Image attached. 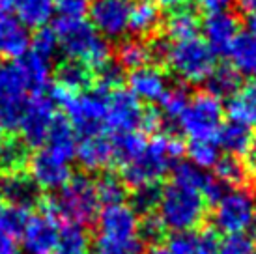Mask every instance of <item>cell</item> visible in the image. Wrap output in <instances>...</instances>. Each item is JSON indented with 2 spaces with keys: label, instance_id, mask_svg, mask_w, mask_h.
<instances>
[{
  "label": "cell",
  "instance_id": "25",
  "mask_svg": "<svg viewBox=\"0 0 256 254\" xmlns=\"http://www.w3.org/2000/svg\"><path fill=\"white\" fill-rule=\"evenodd\" d=\"M228 116L243 126H256V80L242 86L228 99Z\"/></svg>",
  "mask_w": 256,
  "mask_h": 254
},
{
  "label": "cell",
  "instance_id": "49",
  "mask_svg": "<svg viewBox=\"0 0 256 254\" xmlns=\"http://www.w3.org/2000/svg\"><path fill=\"white\" fill-rule=\"evenodd\" d=\"M247 32H250L252 36H256V12H250L247 17Z\"/></svg>",
  "mask_w": 256,
  "mask_h": 254
},
{
  "label": "cell",
  "instance_id": "35",
  "mask_svg": "<svg viewBox=\"0 0 256 254\" xmlns=\"http://www.w3.org/2000/svg\"><path fill=\"white\" fill-rule=\"evenodd\" d=\"M215 168V178L230 187H243L249 180V172L245 168V162H242L238 157H220Z\"/></svg>",
  "mask_w": 256,
  "mask_h": 254
},
{
  "label": "cell",
  "instance_id": "26",
  "mask_svg": "<svg viewBox=\"0 0 256 254\" xmlns=\"http://www.w3.org/2000/svg\"><path fill=\"white\" fill-rule=\"evenodd\" d=\"M92 70L77 60H66L56 68V86L70 94L86 92L92 84Z\"/></svg>",
  "mask_w": 256,
  "mask_h": 254
},
{
  "label": "cell",
  "instance_id": "29",
  "mask_svg": "<svg viewBox=\"0 0 256 254\" xmlns=\"http://www.w3.org/2000/svg\"><path fill=\"white\" fill-rule=\"evenodd\" d=\"M30 161L28 146L15 136L0 140V170L4 174L21 172Z\"/></svg>",
  "mask_w": 256,
  "mask_h": 254
},
{
  "label": "cell",
  "instance_id": "7",
  "mask_svg": "<svg viewBox=\"0 0 256 254\" xmlns=\"http://www.w3.org/2000/svg\"><path fill=\"white\" fill-rule=\"evenodd\" d=\"M214 224L224 236L247 234L256 224V196L245 187L224 190L214 204Z\"/></svg>",
  "mask_w": 256,
  "mask_h": 254
},
{
  "label": "cell",
  "instance_id": "4",
  "mask_svg": "<svg viewBox=\"0 0 256 254\" xmlns=\"http://www.w3.org/2000/svg\"><path fill=\"white\" fill-rule=\"evenodd\" d=\"M54 32L58 36L60 49L70 60H77L90 70H98L110 60V45L86 21L56 19Z\"/></svg>",
  "mask_w": 256,
  "mask_h": 254
},
{
  "label": "cell",
  "instance_id": "9",
  "mask_svg": "<svg viewBox=\"0 0 256 254\" xmlns=\"http://www.w3.org/2000/svg\"><path fill=\"white\" fill-rule=\"evenodd\" d=\"M28 84L17 60L0 66V120L8 129H17L26 103Z\"/></svg>",
  "mask_w": 256,
  "mask_h": 254
},
{
  "label": "cell",
  "instance_id": "38",
  "mask_svg": "<svg viewBox=\"0 0 256 254\" xmlns=\"http://www.w3.org/2000/svg\"><path fill=\"white\" fill-rule=\"evenodd\" d=\"M96 192L100 204L114 206L122 204L124 198L128 196L126 192V184L122 182V178H116L112 174H103L96 184Z\"/></svg>",
  "mask_w": 256,
  "mask_h": 254
},
{
  "label": "cell",
  "instance_id": "50",
  "mask_svg": "<svg viewBox=\"0 0 256 254\" xmlns=\"http://www.w3.org/2000/svg\"><path fill=\"white\" fill-rule=\"evenodd\" d=\"M2 202H4V190H2V182H0V210H2Z\"/></svg>",
  "mask_w": 256,
  "mask_h": 254
},
{
  "label": "cell",
  "instance_id": "52",
  "mask_svg": "<svg viewBox=\"0 0 256 254\" xmlns=\"http://www.w3.org/2000/svg\"><path fill=\"white\" fill-rule=\"evenodd\" d=\"M2 134H4V124L0 120V140H2Z\"/></svg>",
  "mask_w": 256,
  "mask_h": 254
},
{
  "label": "cell",
  "instance_id": "48",
  "mask_svg": "<svg viewBox=\"0 0 256 254\" xmlns=\"http://www.w3.org/2000/svg\"><path fill=\"white\" fill-rule=\"evenodd\" d=\"M238 4H240V8H242L243 12H247V14L256 12V0H238Z\"/></svg>",
  "mask_w": 256,
  "mask_h": 254
},
{
  "label": "cell",
  "instance_id": "16",
  "mask_svg": "<svg viewBox=\"0 0 256 254\" xmlns=\"http://www.w3.org/2000/svg\"><path fill=\"white\" fill-rule=\"evenodd\" d=\"M128 86L129 92L138 101L154 103V101H159L168 90V78L156 66H144L129 73Z\"/></svg>",
  "mask_w": 256,
  "mask_h": 254
},
{
  "label": "cell",
  "instance_id": "8",
  "mask_svg": "<svg viewBox=\"0 0 256 254\" xmlns=\"http://www.w3.org/2000/svg\"><path fill=\"white\" fill-rule=\"evenodd\" d=\"M224 108L219 98L212 94H196L189 99L178 126L191 140H214L222 126Z\"/></svg>",
  "mask_w": 256,
  "mask_h": 254
},
{
  "label": "cell",
  "instance_id": "32",
  "mask_svg": "<svg viewBox=\"0 0 256 254\" xmlns=\"http://www.w3.org/2000/svg\"><path fill=\"white\" fill-rule=\"evenodd\" d=\"M52 254H90V238L84 226L66 222L60 228L58 245Z\"/></svg>",
  "mask_w": 256,
  "mask_h": 254
},
{
  "label": "cell",
  "instance_id": "28",
  "mask_svg": "<svg viewBox=\"0 0 256 254\" xmlns=\"http://www.w3.org/2000/svg\"><path fill=\"white\" fill-rule=\"evenodd\" d=\"M54 2L56 0H15L14 6L22 24L30 28H42L52 17Z\"/></svg>",
  "mask_w": 256,
  "mask_h": 254
},
{
  "label": "cell",
  "instance_id": "46",
  "mask_svg": "<svg viewBox=\"0 0 256 254\" xmlns=\"http://www.w3.org/2000/svg\"><path fill=\"white\" fill-rule=\"evenodd\" d=\"M0 254H22V252L17 248L15 241L10 236L0 232Z\"/></svg>",
  "mask_w": 256,
  "mask_h": 254
},
{
  "label": "cell",
  "instance_id": "19",
  "mask_svg": "<svg viewBox=\"0 0 256 254\" xmlns=\"http://www.w3.org/2000/svg\"><path fill=\"white\" fill-rule=\"evenodd\" d=\"M78 164L90 172L107 168L114 161L112 142L103 133L82 136L80 142H77V152H75Z\"/></svg>",
  "mask_w": 256,
  "mask_h": 254
},
{
  "label": "cell",
  "instance_id": "47",
  "mask_svg": "<svg viewBox=\"0 0 256 254\" xmlns=\"http://www.w3.org/2000/svg\"><path fill=\"white\" fill-rule=\"evenodd\" d=\"M157 4H161L164 8H170V10H178V8H185L191 0H156Z\"/></svg>",
  "mask_w": 256,
  "mask_h": 254
},
{
  "label": "cell",
  "instance_id": "37",
  "mask_svg": "<svg viewBox=\"0 0 256 254\" xmlns=\"http://www.w3.org/2000/svg\"><path fill=\"white\" fill-rule=\"evenodd\" d=\"M187 154H189V159H191L192 164L202 170L214 168L217 161L220 159L219 146L215 140H191Z\"/></svg>",
  "mask_w": 256,
  "mask_h": 254
},
{
  "label": "cell",
  "instance_id": "31",
  "mask_svg": "<svg viewBox=\"0 0 256 254\" xmlns=\"http://www.w3.org/2000/svg\"><path fill=\"white\" fill-rule=\"evenodd\" d=\"M198 17L196 14L189 10V8H178L174 10L168 19L164 22V30H166V36L172 42H178V40H189V38H194L196 32H198Z\"/></svg>",
  "mask_w": 256,
  "mask_h": 254
},
{
  "label": "cell",
  "instance_id": "6",
  "mask_svg": "<svg viewBox=\"0 0 256 254\" xmlns=\"http://www.w3.org/2000/svg\"><path fill=\"white\" fill-rule=\"evenodd\" d=\"M52 103H58L66 110V118L72 124L73 131L80 136L100 134L105 129L107 118V94L100 90L70 94L54 84L50 88Z\"/></svg>",
  "mask_w": 256,
  "mask_h": 254
},
{
  "label": "cell",
  "instance_id": "11",
  "mask_svg": "<svg viewBox=\"0 0 256 254\" xmlns=\"http://www.w3.org/2000/svg\"><path fill=\"white\" fill-rule=\"evenodd\" d=\"M144 108L140 101L126 88H116L107 94V118L105 127L116 133L136 131L142 124Z\"/></svg>",
  "mask_w": 256,
  "mask_h": 254
},
{
  "label": "cell",
  "instance_id": "18",
  "mask_svg": "<svg viewBox=\"0 0 256 254\" xmlns=\"http://www.w3.org/2000/svg\"><path fill=\"white\" fill-rule=\"evenodd\" d=\"M2 190L10 206L21 208V210H32L42 202V189L34 182V178L24 172H14L6 174L2 182Z\"/></svg>",
  "mask_w": 256,
  "mask_h": 254
},
{
  "label": "cell",
  "instance_id": "44",
  "mask_svg": "<svg viewBox=\"0 0 256 254\" xmlns=\"http://www.w3.org/2000/svg\"><path fill=\"white\" fill-rule=\"evenodd\" d=\"M90 0H56L54 8L58 12V19L64 21H84V17L90 14Z\"/></svg>",
  "mask_w": 256,
  "mask_h": 254
},
{
  "label": "cell",
  "instance_id": "40",
  "mask_svg": "<svg viewBox=\"0 0 256 254\" xmlns=\"http://www.w3.org/2000/svg\"><path fill=\"white\" fill-rule=\"evenodd\" d=\"M122 80H124V68L120 64L108 60L107 64H103L101 68L96 70V84H98L96 90H100L103 94H108L116 88H120Z\"/></svg>",
  "mask_w": 256,
  "mask_h": 254
},
{
  "label": "cell",
  "instance_id": "51",
  "mask_svg": "<svg viewBox=\"0 0 256 254\" xmlns=\"http://www.w3.org/2000/svg\"><path fill=\"white\" fill-rule=\"evenodd\" d=\"M0 4L2 6H12V4H15V0H0Z\"/></svg>",
  "mask_w": 256,
  "mask_h": 254
},
{
  "label": "cell",
  "instance_id": "13",
  "mask_svg": "<svg viewBox=\"0 0 256 254\" xmlns=\"http://www.w3.org/2000/svg\"><path fill=\"white\" fill-rule=\"evenodd\" d=\"M56 217L47 210L40 215H32L22 230V245L28 254H52L58 245L60 226Z\"/></svg>",
  "mask_w": 256,
  "mask_h": 254
},
{
  "label": "cell",
  "instance_id": "15",
  "mask_svg": "<svg viewBox=\"0 0 256 254\" xmlns=\"http://www.w3.org/2000/svg\"><path fill=\"white\" fill-rule=\"evenodd\" d=\"M28 26L17 15L0 12V56L19 60L30 49Z\"/></svg>",
  "mask_w": 256,
  "mask_h": 254
},
{
  "label": "cell",
  "instance_id": "43",
  "mask_svg": "<svg viewBox=\"0 0 256 254\" xmlns=\"http://www.w3.org/2000/svg\"><path fill=\"white\" fill-rule=\"evenodd\" d=\"M219 254H256V240L247 234H232L219 243Z\"/></svg>",
  "mask_w": 256,
  "mask_h": 254
},
{
  "label": "cell",
  "instance_id": "27",
  "mask_svg": "<svg viewBox=\"0 0 256 254\" xmlns=\"http://www.w3.org/2000/svg\"><path fill=\"white\" fill-rule=\"evenodd\" d=\"M50 60L40 56L36 52H26L24 56L17 60L19 68H21L24 80L28 84V92L34 94H43V90L47 88L49 82V73H50Z\"/></svg>",
  "mask_w": 256,
  "mask_h": 254
},
{
  "label": "cell",
  "instance_id": "21",
  "mask_svg": "<svg viewBox=\"0 0 256 254\" xmlns=\"http://www.w3.org/2000/svg\"><path fill=\"white\" fill-rule=\"evenodd\" d=\"M215 140H217V146L224 150L228 156L238 157V159L247 156L256 144V138L250 131V127L232 120L220 126Z\"/></svg>",
  "mask_w": 256,
  "mask_h": 254
},
{
  "label": "cell",
  "instance_id": "22",
  "mask_svg": "<svg viewBox=\"0 0 256 254\" xmlns=\"http://www.w3.org/2000/svg\"><path fill=\"white\" fill-rule=\"evenodd\" d=\"M228 56L242 77L256 78V36L250 32H240L228 49Z\"/></svg>",
  "mask_w": 256,
  "mask_h": 254
},
{
  "label": "cell",
  "instance_id": "42",
  "mask_svg": "<svg viewBox=\"0 0 256 254\" xmlns=\"http://www.w3.org/2000/svg\"><path fill=\"white\" fill-rule=\"evenodd\" d=\"M30 45H32V52H36V54L47 58V60L54 56L58 47H60L54 28H47V26H42L38 30L36 36L30 40Z\"/></svg>",
  "mask_w": 256,
  "mask_h": 254
},
{
  "label": "cell",
  "instance_id": "17",
  "mask_svg": "<svg viewBox=\"0 0 256 254\" xmlns=\"http://www.w3.org/2000/svg\"><path fill=\"white\" fill-rule=\"evenodd\" d=\"M240 22L236 15L230 12H220V14H210L204 19L202 30H204V42L217 52H228L234 38L240 34Z\"/></svg>",
  "mask_w": 256,
  "mask_h": 254
},
{
  "label": "cell",
  "instance_id": "23",
  "mask_svg": "<svg viewBox=\"0 0 256 254\" xmlns=\"http://www.w3.org/2000/svg\"><path fill=\"white\" fill-rule=\"evenodd\" d=\"M47 150L54 156L62 157L66 161H72L77 152V133L73 131L72 124L64 116H56L50 131L47 134Z\"/></svg>",
  "mask_w": 256,
  "mask_h": 254
},
{
  "label": "cell",
  "instance_id": "3",
  "mask_svg": "<svg viewBox=\"0 0 256 254\" xmlns=\"http://www.w3.org/2000/svg\"><path fill=\"white\" fill-rule=\"evenodd\" d=\"M206 204V198L198 189L172 180L164 189H161L157 219L161 220L164 230L174 234L192 232L204 220Z\"/></svg>",
  "mask_w": 256,
  "mask_h": 254
},
{
  "label": "cell",
  "instance_id": "1",
  "mask_svg": "<svg viewBox=\"0 0 256 254\" xmlns=\"http://www.w3.org/2000/svg\"><path fill=\"white\" fill-rule=\"evenodd\" d=\"M152 56L168 66V70L187 84H202L217 68L215 50L202 38L189 40H156L150 45Z\"/></svg>",
  "mask_w": 256,
  "mask_h": 254
},
{
  "label": "cell",
  "instance_id": "45",
  "mask_svg": "<svg viewBox=\"0 0 256 254\" xmlns=\"http://www.w3.org/2000/svg\"><path fill=\"white\" fill-rule=\"evenodd\" d=\"M234 4V0H198V6L202 12L210 14H220V12H228L230 6Z\"/></svg>",
  "mask_w": 256,
  "mask_h": 254
},
{
  "label": "cell",
  "instance_id": "5",
  "mask_svg": "<svg viewBox=\"0 0 256 254\" xmlns=\"http://www.w3.org/2000/svg\"><path fill=\"white\" fill-rule=\"evenodd\" d=\"M98 208L100 200L96 192V184L90 178L77 174L56 190V194L50 198L47 206V212L56 219H64L66 222L88 226L98 217Z\"/></svg>",
  "mask_w": 256,
  "mask_h": 254
},
{
  "label": "cell",
  "instance_id": "12",
  "mask_svg": "<svg viewBox=\"0 0 256 254\" xmlns=\"http://www.w3.org/2000/svg\"><path fill=\"white\" fill-rule=\"evenodd\" d=\"M90 19L105 40H118L129 28L128 0H96L90 6Z\"/></svg>",
  "mask_w": 256,
  "mask_h": 254
},
{
  "label": "cell",
  "instance_id": "24",
  "mask_svg": "<svg viewBox=\"0 0 256 254\" xmlns=\"http://www.w3.org/2000/svg\"><path fill=\"white\" fill-rule=\"evenodd\" d=\"M161 24V10L156 0H135L129 6V28L135 36L154 34Z\"/></svg>",
  "mask_w": 256,
  "mask_h": 254
},
{
  "label": "cell",
  "instance_id": "53",
  "mask_svg": "<svg viewBox=\"0 0 256 254\" xmlns=\"http://www.w3.org/2000/svg\"><path fill=\"white\" fill-rule=\"evenodd\" d=\"M254 228H256V224H254Z\"/></svg>",
  "mask_w": 256,
  "mask_h": 254
},
{
  "label": "cell",
  "instance_id": "33",
  "mask_svg": "<svg viewBox=\"0 0 256 254\" xmlns=\"http://www.w3.org/2000/svg\"><path fill=\"white\" fill-rule=\"evenodd\" d=\"M112 142V152H114V161L118 164H126L131 159H135L146 146V138L142 133L136 131H128V133H116Z\"/></svg>",
  "mask_w": 256,
  "mask_h": 254
},
{
  "label": "cell",
  "instance_id": "30",
  "mask_svg": "<svg viewBox=\"0 0 256 254\" xmlns=\"http://www.w3.org/2000/svg\"><path fill=\"white\" fill-rule=\"evenodd\" d=\"M208 94L219 99H230L242 88V75L232 66H217L206 80Z\"/></svg>",
  "mask_w": 256,
  "mask_h": 254
},
{
  "label": "cell",
  "instance_id": "20",
  "mask_svg": "<svg viewBox=\"0 0 256 254\" xmlns=\"http://www.w3.org/2000/svg\"><path fill=\"white\" fill-rule=\"evenodd\" d=\"M164 245L170 254H219V241L210 230L172 234Z\"/></svg>",
  "mask_w": 256,
  "mask_h": 254
},
{
  "label": "cell",
  "instance_id": "41",
  "mask_svg": "<svg viewBox=\"0 0 256 254\" xmlns=\"http://www.w3.org/2000/svg\"><path fill=\"white\" fill-rule=\"evenodd\" d=\"M159 196H161V189L159 185H150V187H140L135 189L131 194V208L136 213H144V215H152V212L159 204Z\"/></svg>",
  "mask_w": 256,
  "mask_h": 254
},
{
  "label": "cell",
  "instance_id": "10",
  "mask_svg": "<svg viewBox=\"0 0 256 254\" xmlns=\"http://www.w3.org/2000/svg\"><path fill=\"white\" fill-rule=\"evenodd\" d=\"M54 118H56L54 103L45 94H34L30 99H26L19 127H17L21 131L22 142L28 148L43 146L47 142V134H49Z\"/></svg>",
  "mask_w": 256,
  "mask_h": 254
},
{
  "label": "cell",
  "instance_id": "36",
  "mask_svg": "<svg viewBox=\"0 0 256 254\" xmlns=\"http://www.w3.org/2000/svg\"><path fill=\"white\" fill-rule=\"evenodd\" d=\"M189 94L185 88L182 86H174V88H168L164 96L159 99V105H161V116L163 120L168 122H178L180 116L184 114L185 106L189 103Z\"/></svg>",
  "mask_w": 256,
  "mask_h": 254
},
{
  "label": "cell",
  "instance_id": "39",
  "mask_svg": "<svg viewBox=\"0 0 256 254\" xmlns=\"http://www.w3.org/2000/svg\"><path fill=\"white\" fill-rule=\"evenodd\" d=\"M28 219H30V215L26 210L15 208V206L4 208V210H0V232L10 236L12 240L21 238L22 230H24Z\"/></svg>",
  "mask_w": 256,
  "mask_h": 254
},
{
  "label": "cell",
  "instance_id": "2",
  "mask_svg": "<svg viewBox=\"0 0 256 254\" xmlns=\"http://www.w3.org/2000/svg\"><path fill=\"white\" fill-rule=\"evenodd\" d=\"M185 152L184 142L174 134H154L144 150L129 162L122 164V182L133 189L159 185L166 172L176 166Z\"/></svg>",
  "mask_w": 256,
  "mask_h": 254
},
{
  "label": "cell",
  "instance_id": "14",
  "mask_svg": "<svg viewBox=\"0 0 256 254\" xmlns=\"http://www.w3.org/2000/svg\"><path fill=\"white\" fill-rule=\"evenodd\" d=\"M28 164L30 176L34 178V182L40 185V189L58 190L72 178L70 161L54 156L49 150H40L28 161Z\"/></svg>",
  "mask_w": 256,
  "mask_h": 254
},
{
  "label": "cell",
  "instance_id": "34",
  "mask_svg": "<svg viewBox=\"0 0 256 254\" xmlns=\"http://www.w3.org/2000/svg\"><path fill=\"white\" fill-rule=\"evenodd\" d=\"M150 58H152L150 45L140 40H128V42H122L118 47V64L129 71L148 66Z\"/></svg>",
  "mask_w": 256,
  "mask_h": 254
}]
</instances>
